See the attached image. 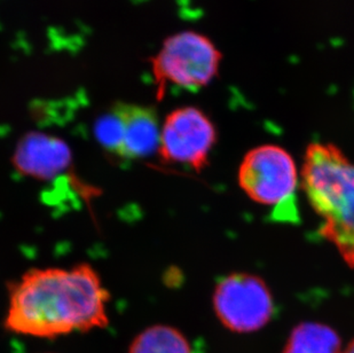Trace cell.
<instances>
[{"label": "cell", "instance_id": "obj_8", "mask_svg": "<svg viewBox=\"0 0 354 353\" xmlns=\"http://www.w3.org/2000/svg\"><path fill=\"white\" fill-rule=\"evenodd\" d=\"M71 161L73 154L66 141L38 131L24 134L12 157L21 174L44 181L64 174Z\"/></svg>", "mask_w": 354, "mask_h": 353}, {"label": "cell", "instance_id": "obj_1", "mask_svg": "<svg viewBox=\"0 0 354 353\" xmlns=\"http://www.w3.org/2000/svg\"><path fill=\"white\" fill-rule=\"evenodd\" d=\"M111 293L91 264L35 267L8 286L3 326L10 333L57 338L109 326Z\"/></svg>", "mask_w": 354, "mask_h": 353}, {"label": "cell", "instance_id": "obj_9", "mask_svg": "<svg viewBox=\"0 0 354 353\" xmlns=\"http://www.w3.org/2000/svg\"><path fill=\"white\" fill-rule=\"evenodd\" d=\"M339 335L330 326L303 323L295 327L284 345L283 353H342Z\"/></svg>", "mask_w": 354, "mask_h": 353}, {"label": "cell", "instance_id": "obj_5", "mask_svg": "<svg viewBox=\"0 0 354 353\" xmlns=\"http://www.w3.org/2000/svg\"><path fill=\"white\" fill-rule=\"evenodd\" d=\"M160 127L154 108L118 104L97 118L94 136L111 155L122 160H138L158 153Z\"/></svg>", "mask_w": 354, "mask_h": 353}, {"label": "cell", "instance_id": "obj_10", "mask_svg": "<svg viewBox=\"0 0 354 353\" xmlns=\"http://www.w3.org/2000/svg\"><path fill=\"white\" fill-rule=\"evenodd\" d=\"M127 353H193L184 333L170 325H151L138 334Z\"/></svg>", "mask_w": 354, "mask_h": 353}, {"label": "cell", "instance_id": "obj_2", "mask_svg": "<svg viewBox=\"0 0 354 353\" xmlns=\"http://www.w3.org/2000/svg\"><path fill=\"white\" fill-rule=\"evenodd\" d=\"M301 187L320 218V234L354 269V163L333 143L305 152Z\"/></svg>", "mask_w": 354, "mask_h": 353}, {"label": "cell", "instance_id": "obj_7", "mask_svg": "<svg viewBox=\"0 0 354 353\" xmlns=\"http://www.w3.org/2000/svg\"><path fill=\"white\" fill-rule=\"evenodd\" d=\"M216 143L217 130L203 110L179 107L162 123L158 154L163 163L181 164L200 172L209 164Z\"/></svg>", "mask_w": 354, "mask_h": 353}, {"label": "cell", "instance_id": "obj_6", "mask_svg": "<svg viewBox=\"0 0 354 353\" xmlns=\"http://www.w3.org/2000/svg\"><path fill=\"white\" fill-rule=\"evenodd\" d=\"M214 314L233 333H254L274 314V300L263 279L249 273H232L221 279L212 296Z\"/></svg>", "mask_w": 354, "mask_h": 353}, {"label": "cell", "instance_id": "obj_4", "mask_svg": "<svg viewBox=\"0 0 354 353\" xmlns=\"http://www.w3.org/2000/svg\"><path fill=\"white\" fill-rule=\"evenodd\" d=\"M237 176L251 200L274 208L275 219L294 221L297 218V167L284 148L263 145L248 152Z\"/></svg>", "mask_w": 354, "mask_h": 353}, {"label": "cell", "instance_id": "obj_11", "mask_svg": "<svg viewBox=\"0 0 354 353\" xmlns=\"http://www.w3.org/2000/svg\"><path fill=\"white\" fill-rule=\"evenodd\" d=\"M342 353H354V341H352L351 343L348 344V347L343 349Z\"/></svg>", "mask_w": 354, "mask_h": 353}, {"label": "cell", "instance_id": "obj_3", "mask_svg": "<svg viewBox=\"0 0 354 353\" xmlns=\"http://www.w3.org/2000/svg\"><path fill=\"white\" fill-rule=\"evenodd\" d=\"M221 60V51L205 35L186 30L167 37L149 59L156 97L162 99L169 87L189 91L207 87L219 75Z\"/></svg>", "mask_w": 354, "mask_h": 353}]
</instances>
